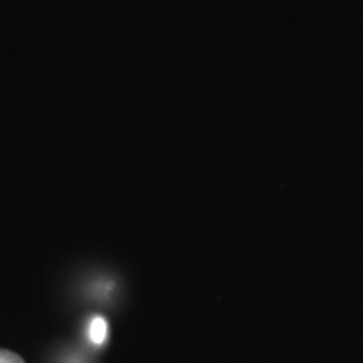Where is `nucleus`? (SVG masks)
Masks as SVG:
<instances>
[{
	"label": "nucleus",
	"instance_id": "obj_1",
	"mask_svg": "<svg viewBox=\"0 0 363 363\" xmlns=\"http://www.w3.org/2000/svg\"><path fill=\"white\" fill-rule=\"evenodd\" d=\"M108 337V323L106 320H103L101 316L94 318L93 321H91V326H89V338L91 342L96 343V345H101L104 343V340Z\"/></svg>",
	"mask_w": 363,
	"mask_h": 363
},
{
	"label": "nucleus",
	"instance_id": "obj_2",
	"mask_svg": "<svg viewBox=\"0 0 363 363\" xmlns=\"http://www.w3.org/2000/svg\"><path fill=\"white\" fill-rule=\"evenodd\" d=\"M0 363H26L21 355L11 350H0Z\"/></svg>",
	"mask_w": 363,
	"mask_h": 363
}]
</instances>
